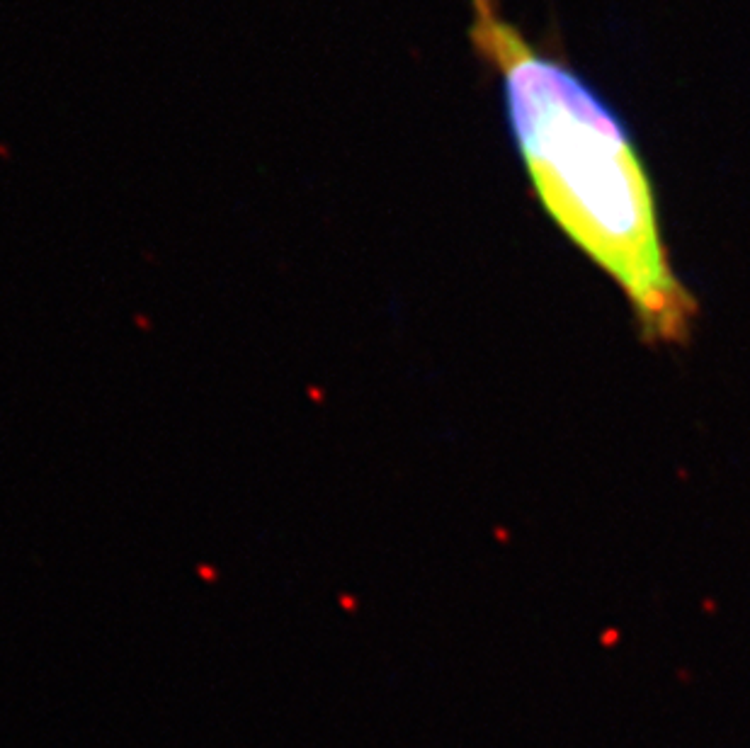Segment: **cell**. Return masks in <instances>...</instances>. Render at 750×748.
Returning <instances> with one entry per match:
<instances>
[{"mask_svg":"<svg viewBox=\"0 0 750 748\" xmlns=\"http://www.w3.org/2000/svg\"><path fill=\"white\" fill-rule=\"evenodd\" d=\"M471 8L474 47L500 76L515 146L546 216L617 284L643 338L685 340L697 301L670 265L651 175L622 119L498 0Z\"/></svg>","mask_w":750,"mask_h":748,"instance_id":"1","label":"cell"}]
</instances>
